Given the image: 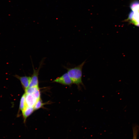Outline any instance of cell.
<instances>
[{
    "mask_svg": "<svg viewBox=\"0 0 139 139\" xmlns=\"http://www.w3.org/2000/svg\"><path fill=\"white\" fill-rule=\"evenodd\" d=\"M34 110V107L27 106L22 112L24 120V122L25 123L27 118L30 116Z\"/></svg>",
    "mask_w": 139,
    "mask_h": 139,
    "instance_id": "obj_7",
    "label": "cell"
},
{
    "mask_svg": "<svg viewBox=\"0 0 139 139\" xmlns=\"http://www.w3.org/2000/svg\"><path fill=\"white\" fill-rule=\"evenodd\" d=\"M43 64V60L40 62L38 68L35 69L32 64L33 69V73L31 77L30 82L28 88L34 86H38V74L39 70Z\"/></svg>",
    "mask_w": 139,
    "mask_h": 139,
    "instance_id": "obj_2",
    "label": "cell"
},
{
    "mask_svg": "<svg viewBox=\"0 0 139 139\" xmlns=\"http://www.w3.org/2000/svg\"><path fill=\"white\" fill-rule=\"evenodd\" d=\"M25 93H24L21 97L20 100L19 110L21 111L22 112L23 111L27 106L25 101Z\"/></svg>",
    "mask_w": 139,
    "mask_h": 139,
    "instance_id": "obj_8",
    "label": "cell"
},
{
    "mask_svg": "<svg viewBox=\"0 0 139 139\" xmlns=\"http://www.w3.org/2000/svg\"><path fill=\"white\" fill-rule=\"evenodd\" d=\"M14 76L20 80L25 90L28 88L31 81V77L27 76H21L17 75H15Z\"/></svg>",
    "mask_w": 139,
    "mask_h": 139,
    "instance_id": "obj_6",
    "label": "cell"
},
{
    "mask_svg": "<svg viewBox=\"0 0 139 139\" xmlns=\"http://www.w3.org/2000/svg\"><path fill=\"white\" fill-rule=\"evenodd\" d=\"M127 20L136 26L139 27V12L132 11L129 14Z\"/></svg>",
    "mask_w": 139,
    "mask_h": 139,
    "instance_id": "obj_4",
    "label": "cell"
},
{
    "mask_svg": "<svg viewBox=\"0 0 139 139\" xmlns=\"http://www.w3.org/2000/svg\"><path fill=\"white\" fill-rule=\"evenodd\" d=\"M86 62L85 60L80 65L72 68L66 67L67 73L73 83L76 84L79 90L81 89V85L84 87L82 80V68Z\"/></svg>",
    "mask_w": 139,
    "mask_h": 139,
    "instance_id": "obj_1",
    "label": "cell"
},
{
    "mask_svg": "<svg viewBox=\"0 0 139 139\" xmlns=\"http://www.w3.org/2000/svg\"><path fill=\"white\" fill-rule=\"evenodd\" d=\"M25 94V101L27 106L34 107L38 100L36 97L33 93Z\"/></svg>",
    "mask_w": 139,
    "mask_h": 139,
    "instance_id": "obj_5",
    "label": "cell"
},
{
    "mask_svg": "<svg viewBox=\"0 0 139 139\" xmlns=\"http://www.w3.org/2000/svg\"><path fill=\"white\" fill-rule=\"evenodd\" d=\"M38 100L40 99V92L39 89L36 90L33 93Z\"/></svg>",
    "mask_w": 139,
    "mask_h": 139,
    "instance_id": "obj_12",
    "label": "cell"
},
{
    "mask_svg": "<svg viewBox=\"0 0 139 139\" xmlns=\"http://www.w3.org/2000/svg\"><path fill=\"white\" fill-rule=\"evenodd\" d=\"M139 126L137 125H135L133 126V139H137V135L139 130Z\"/></svg>",
    "mask_w": 139,
    "mask_h": 139,
    "instance_id": "obj_10",
    "label": "cell"
},
{
    "mask_svg": "<svg viewBox=\"0 0 139 139\" xmlns=\"http://www.w3.org/2000/svg\"><path fill=\"white\" fill-rule=\"evenodd\" d=\"M45 104V103L42 102V100L40 98L37 100L34 107V110L38 109L41 108Z\"/></svg>",
    "mask_w": 139,
    "mask_h": 139,
    "instance_id": "obj_11",
    "label": "cell"
},
{
    "mask_svg": "<svg viewBox=\"0 0 139 139\" xmlns=\"http://www.w3.org/2000/svg\"><path fill=\"white\" fill-rule=\"evenodd\" d=\"M39 89L38 86L28 88L25 90V93L26 94L33 93L36 90Z\"/></svg>",
    "mask_w": 139,
    "mask_h": 139,
    "instance_id": "obj_9",
    "label": "cell"
},
{
    "mask_svg": "<svg viewBox=\"0 0 139 139\" xmlns=\"http://www.w3.org/2000/svg\"><path fill=\"white\" fill-rule=\"evenodd\" d=\"M54 81L64 85L69 86H71L73 84L67 73H65L61 76L57 78Z\"/></svg>",
    "mask_w": 139,
    "mask_h": 139,
    "instance_id": "obj_3",
    "label": "cell"
}]
</instances>
